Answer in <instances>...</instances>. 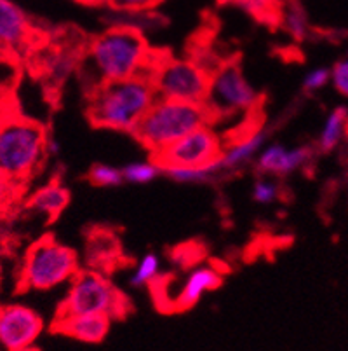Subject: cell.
Returning <instances> with one entry per match:
<instances>
[{
    "label": "cell",
    "instance_id": "obj_17",
    "mask_svg": "<svg viewBox=\"0 0 348 351\" xmlns=\"http://www.w3.org/2000/svg\"><path fill=\"white\" fill-rule=\"evenodd\" d=\"M277 23L295 40H305L310 34V21L303 5L296 0H286L279 5Z\"/></svg>",
    "mask_w": 348,
    "mask_h": 351
},
{
    "label": "cell",
    "instance_id": "obj_26",
    "mask_svg": "<svg viewBox=\"0 0 348 351\" xmlns=\"http://www.w3.org/2000/svg\"><path fill=\"white\" fill-rule=\"evenodd\" d=\"M89 180L98 187H117L124 182L122 170L110 165H94L89 171Z\"/></svg>",
    "mask_w": 348,
    "mask_h": 351
},
{
    "label": "cell",
    "instance_id": "obj_19",
    "mask_svg": "<svg viewBox=\"0 0 348 351\" xmlns=\"http://www.w3.org/2000/svg\"><path fill=\"white\" fill-rule=\"evenodd\" d=\"M348 126V108L338 107L334 108L330 116L325 117L324 126L319 135V151L331 152L336 149L338 143L343 140Z\"/></svg>",
    "mask_w": 348,
    "mask_h": 351
},
{
    "label": "cell",
    "instance_id": "obj_14",
    "mask_svg": "<svg viewBox=\"0 0 348 351\" xmlns=\"http://www.w3.org/2000/svg\"><path fill=\"white\" fill-rule=\"evenodd\" d=\"M110 325L111 320L103 315H68L56 317L54 330L81 343L96 344L108 336Z\"/></svg>",
    "mask_w": 348,
    "mask_h": 351
},
{
    "label": "cell",
    "instance_id": "obj_18",
    "mask_svg": "<svg viewBox=\"0 0 348 351\" xmlns=\"http://www.w3.org/2000/svg\"><path fill=\"white\" fill-rule=\"evenodd\" d=\"M162 175L169 177L171 180L180 182V184H207V182L216 180L218 177L225 175L219 159H215L209 165L204 166H165L162 168Z\"/></svg>",
    "mask_w": 348,
    "mask_h": 351
},
{
    "label": "cell",
    "instance_id": "obj_15",
    "mask_svg": "<svg viewBox=\"0 0 348 351\" xmlns=\"http://www.w3.org/2000/svg\"><path fill=\"white\" fill-rule=\"evenodd\" d=\"M267 132L265 130H254V132L247 133V135L239 136L235 142L230 143L228 147H223L222 154H219V165H222L223 171H235L242 166L249 165L254 161L258 152L267 145Z\"/></svg>",
    "mask_w": 348,
    "mask_h": 351
},
{
    "label": "cell",
    "instance_id": "obj_7",
    "mask_svg": "<svg viewBox=\"0 0 348 351\" xmlns=\"http://www.w3.org/2000/svg\"><path fill=\"white\" fill-rule=\"evenodd\" d=\"M148 77L159 98L204 104L211 73L191 58H161L157 54Z\"/></svg>",
    "mask_w": 348,
    "mask_h": 351
},
{
    "label": "cell",
    "instance_id": "obj_12",
    "mask_svg": "<svg viewBox=\"0 0 348 351\" xmlns=\"http://www.w3.org/2000/svg\"><path fill=\"white\" fill-rule=\"evenodd\" d=\"M314 158L310 147H295L287 149L280 143L265 145L256 156V168L261 175H273V177H286L295 171L302 170L306 162Z\"/></svg>",
    "mask_w": 348,
    "mask_h": 351
},
{
    "label": "cell",
    "instance_id": "obj_28",
    "mask_svg": "<svg viewBox=\"0 0 348 351\" xmlns=\"http://www.w3.org/2000/svg\"><path fill=\"white\" fill-rule=\"evenodd\" d=\"M330 72L331 84L334 86V89H336L341 97L348 98V58H343L338 63H334V66Z\"/></svg>",
    "mask_w": 348,
    "mask_h": 351
},
{
    "label": "cell",
    "instance_id": "obj_8",
    "mask_svg": "<svg viewBox=\"0 0 348 351\" xmlns=\"http://www.w3.org/2000/svg\"><path fill=\"white\" fill-rule=\"evenodd\" d=\"M261 97L244 77L237 63H222L211 73L209 89L204 105L211 117L247 116L258 110Z\"/></svg>",
    "mask_w": 348,
    "mask_h": 351
},
{
    "label": "cell",
    "instance_id": "obj_5",
    "mask_svg": "<svg viewBox=\"0 0 348 351\" xmlns=\"http://www.w3.org/2000/svg\"><path fill=\"white\" fill-rule=\"evenodd\" d=\"M79 273V257L62 241L44 236L27 250L19 267V287L49 292L66 285Z\"/></svg>",
    "mask_w": 348,
    "mask_h": 351
},
{
    "label": "cell",
    "instance_id": "obj_21",
    "mask_svg": "<svg viewBox=\"0 0 348 351\" xmlns=\"http://www.w3.org/2000/svg\"><path fill=\"white\" fill-rule=\"evenodd\" d=\"M25 184L9 178L0 171V219H8L23 197Z\"/></svg>",
    "mask_w": 348,
    "mask_h": 351
},
{
    "label": "cell",
    "instance_id": "obj_4",
    "mask_svg": "<svg viewBox=\"0 0 348 351\" xmlns=\"http://www.w3.org/2000/svg\"><path fill=\"white\" fill-rule=\"evenodd\" d=\"M211 112L204 104L157 97L133 135L155 156L187 133L211 124Z\"/></svg>",
    "mask_w": 348,
    "mask_h": 351
},
{
    "label": "cell",
    "instance_id": "obj_6",
    "mask_svg": "<svg viewBox=\"0 0 348 351\" xmlns=\"http://www.w3.org/2000/svg\"><path fill=\"white\" fill-rule=\"evenodd\" d=\"M129 299L120 292L108 276L94 269L79 271L70 280L57 317L68 315H103L110 320L126 317L129 313Z\"/></svg>",
    "mask_w": 348,
    "mask_h": 351
},
{
    "label": "cell",
    "instance_id": "obj_24",
    "mask_svg": "<svg viewBox=\"0 0 348 351\" xmlns=\"http://www.w3.org/2000/svg\"><path fill=\"white\" fill-rule=\"evenodd\" d=\"M117 250H119L117 241L108 234H101L98 238H92V241H89V261L92 258V263L96 266H107L108 261H115Z\"/></svg>",
    "mask_w": 348,
    "mask_h": 351
},
{
    "label": "cell",
    "instance_id": "obj_13",
    "mask_svg": "<svg viewBox=\"0 0 348 351\" xmlns=\"http://www.w3.org/2000/svg\"><path fill=\"white\" fill-rule=\"evenodd\" d=\"M34 27L27 12L12 0H0V49L21 53L30 44Z\"/></svg>",
    "mask_w": 348,
    "mask_h": 351
},
{
    "label": "cell",
    "instance_id": "obj_20",
    "mask_svg": "<svg viewBox=\"0 0 348 351\" xmlns=\"http://www.w3.org/2000/svg\"><path fill=\"white\" fill-rule=\"evenodd\" d=\"M162 278V263L159 255L146 254L139 258V263L129 276V283L134 289H143L157 283Z\"/></svg>",
    "mask_w": 348,
    "mask_h": 351
},
{
    "label": "cell",
    "instance_id": "obj_31",
    "mask_svg": "<svg viewBox=\"0 0 348 351\" xmlns=\"http://www.w3.org/2000/svg\"><path fill=\"white\" fill-rule=\"evenodd\" d=\"M9 228H8V222L5 219H0V261L4 258V255L8 254V248H9Z\"/></svg>",
    "mask_w": 348,
    "mask_h": 351
},
{
    "label": "cell",
    "instance_id": "obj_22",
    "mask_svg": "<svg viewBox=\"0 0 348 351\" xmlns=\"http://www.w3.org/2000/svg\"><path fill=\"white\" fill-rule=\"evenodd\" d=\"M162 175V168L157 159L150 161H134L122 168V177L126 182L133 184H150L152 180Z\"/></svg>",
    "mask_w": 348,
    "mask_h": 351
},
{
    "label": "cell",
    "instance_id": "obj_10",
    "mask_svg": "<svg viewBox=\"0 0 348 351\" xmlns=\"http://www.w3.org/2000/svg\"><path fill=\"white\" fill-rule=\"evenodd\" d=\"M44 332V320L23 304L0 306V346L5 351H35Z\"/></svg>",
    "mask_w": 348,
    "mask_h": 351
},
{
    "label": "cell",
    "instance_id": "obj_3",
    "mask_svg": "<svg viewBox=\"0 0 348 351\" xmlns=\"http://www.w3.org/2000/svg\"><path fill=\"white\" fill-rule=\"evenodd\" d=\"M47 133L35 121L18 114H0V171L27 184L46 159Z\"/></svg>",
    "mask_w": 348,
    "mask_h": 351
},
{
    "label": "cell",
    "instance_id": "obj_29",
    "mask_svg": "<svg viewBox=\"0 0 348 351\" xmlns=\"http://www.w3.org/2000/svg\"><path fill=\"white\" fill-rule=\"evenodd\" d=\"M115 11H152L162 0H105Z\"/></svg>",
    "mask_w": 348,
    "mask_h": 351
},
{
    "label": "cell",
    "instance_id": "obj_34",
    "mask_svg": "<svg viewBox=\"0 0 348 351\" xmlns=\"http://www.w3.org/2000/svg\"><path fill=\"white\" fill-rule=\"evenodd\" d=\"M270 2H273V4L280 5V4H282V2H286V0H270Z\"/></svg>",
    "mask_w": 348,
    "mask_h": 351
},
{
    "label": "cell",
    "instance_id": "obj_2",
    "mask_svg": "<svg viewBox=\"0 0 348 351\" xmlns=\"http://www.w3.org/2000/svg\"><path fill=\"white\" fill-rule=\"evenodd\" d=\"M157 93L148 75H134L122 81L103 82L92 88L89 117L100 128L134 133Z\"/></svg>",
    "mask_w": 348,
    "mask_h": 351
},
{
    "label": "cell",
    "instance_id": "obj_30",
    "mask_svg": "<svg viewBox=\"0 0 348 351\" xmlns=\"http://www.w3.org/2000/svg\"><path fill=\"white\" fill-rule=\"evenodd\" d=\"M330 77L331 72L327 69H324V66L310 70V72L305 75V79H303V89L308 91V93H315V91L322 89L327 82H330Z\"/></svg>",
    "mask_w": 348,
    "mask_h": 351
},
{
    "label": "cell",
    "instance_id": "obj_16",
    "mask_svg": "<svg viewBox=\"0 0 348 351\" xmlns=\"http://www.w3.org/2000/svg\"><path fill=\"white\" fill-rule=\"evenodd\" d=\"M70 193L59 182H49L46 186L38 187L27 199V210L47 220L56 219L63 210L68 206Z\"/></svg>",
    "mask_w": 348,
    "mask_h": 351
},
{
    "label": "cell",
    "instance_id": "obj_27",
    "mask_svg": "<svg viewBox=\"0 0 348 351\" xmlns=\"http://www.w3.org/2000/svg\"><path fill=\"white\" fill-rule=\"evenodd\" d=\"M251 194H253V199L260 203V205H270V203H273L279 197L280 189L276 180L268 177H261L254 182Z\"/></svg>",
    "mask_w": 348,
    "mask_h": 351
},
{
    "label": "cell",
    "instance_id": "obj_25",
    "mask_svg": "<svg viewBox=\"0 0 348 351\" xmlns=\"http://www.w3.org/2000/svg\"><path fill=\"white\" fill-rule=\"evenodd\" d=\"M75 58L72 54L65 53V51H56L53 54H47L46 69L49 73L51 79H56V81H65L70 73L75 69Z\"/></svg>",
    "mask_w": 348,
    "mask_h": 351
},
{
    "label": "cell",
    "instance_id": "obj_11",
    "mask_svg": "<svg viewBox=\"0 0 348 351\" xmlns=\"http://www.w3.org/2000/svg\"><path fill=\"white\" fill-rule=\"evenodd\" d=\"M223 273L215 264H197L187 271L185 278L178 285L176 293L168 295V302L174 311L190 309L206 295L207 292L218 289L222 285Z\"/></svg>",
    "mask_w": 348,
    "mask_h": 351
},
{
    "label": "cell",
    "instance_id": "obj_32",
    "mask_svg": "<svg viewBox=\"0 0 348 351\" xmlns=\"http://www.w3.org/2000/svg\"><path fill=\"white\" fill-rule=\"evenodd\" d=\"M59 151H62V145H59V142H57L56 138H53V136H47L46 154L47 156H57L59 154Z\"/></svg>",
    "mask_w": 348,
    "mask_h": 351
},
{
    "label": "cell",
    "instance_id": "obj_1",
    "mask_svg": "<svg viewBox=\"0 0 348 351\" xmlns=\"http://www.w3.org/2000/svg\"><path fill=\"white\" fill-rule=\"evenodd\" d=\"M155 56L143 34L133 28L110 27L89 44L85 69L98 86L134 75H148Z\"/></svg>",
    "mask_w": 348,
    "mask_h": 351
},
{
    "label": "cell",
    "instance_id": "obj_23",
    "mask_svg": "<svg viewBox=\"0 0 348 351\" xmlns=\"http://www.w3.org/2000/svg\"><path fill=\"white\" fill-rule=\"evenodd\" d=\"M228 2L247 12L249 16L256 18L258 21L277 23V18H279V5L270 0H228Z\"/></svg>",
    "mask_w": 348,
    "mask_h": 351
},
{
    "label": "cell",
    "instance_id": "obj_35",
    "mask_svg": "<svg viewBox=\"0 0 348 351\" xmlns=\"http://www.w3.org/2000/svg\"><path fill=\"white\" fill-rule=\"evenodd\" d=\"M0 56H4V51H2V49H0Z\"/></svg>",
    "mask_w": 348,
    "mask_h": 351
},
{
    "label": "cell",
    "instance_id": "obj_33",
    "mask_svg": "<svg viewBox=\"0 0 348 351\" xmlns=\"http://www.w3.org/2000/svg\"><path fill=\"white\" fill-rule=\"evenodd\" d=\"M73 2H79V4H84V5H101V4H105V0H73Z\"/></svg>",
    "mask_w": 348,
    "mask_h": 351
},
{
    "label": "cell",
    "instance_id": "obj_9",
    "mask_svg": "<svg viewBox=\"0 0 348 351\" xmlns=\"http://www.w3.org/2000/svg\"><path fill=\"white\" fill-rule=\"evenodd\" d=\"M222 151V136L211 128V124H206L187 133L176 142H172L164 151L155 154V159L161 168H165V166L191 168V166L209 165L219 158Z\"/></svg>",
    "mask_w": 348,
    "mask_h": 351
}]
</instances>
